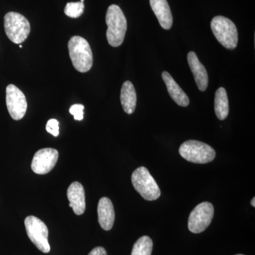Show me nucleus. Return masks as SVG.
I'll list each match as a JSON object with an SVG mask.
<instances>
[{"instance_id":"1","label":"nucleus","mask_w":255,"mask_h":255,"mask_svg":"<svg viewBox=\"0 0 255 255\" xmlns=\"http://www.w3.org/2000/svg\"><path fill=\"white\" fill-rule=\"evenodd\" d=\"M107 28V38L112 47H119L123 43L127 30V21L122 9L118 5L109 6L106 14Z\"/></svg>"},{"instance_id":"2","label":"nucleus","mask_w":255,"mask_h":255,"mask_svg":"<svg viewBox=\"0 0 255 255\" xmlns=\"http://www.w3.org/2000/svg\"><path fill=\"white\" fill-rule=\"evenodd\" d=\"M69 55L75 70L82 73L91 70L93 55L88 41L81 36L72 37L68 42Z\"/></svg>"},{"instance_id":"3","label":"nucleus","mask_w":255,"mask_h":255,"mask_svg":"<svg viewBox=\"0 0 255 255\" xmlns=\"http://www.w3.org/2000/svg\"><path fill=\"white\" fill-rule=\"evenodd\" d=\"M211 27L216 39L223 47L229 50L237 47L238 30L231 19L225 16H216L211 21Z\"/></svg>"},{"instance_id":"4","label":"nucleus","mask_w":255,"mask_h":255,"mask_svg":"<svg viewBox=\"0 0 255 255\" xmlns=\"http://www.w3.org/2000/svg\"><path fill=\"white\" fill-rule=\"evenodd\" d=\"M5 33L15 44H21L26 41L31 31L27 18L19 13L10 11L4 18Z\"/></svg>"},{"instance_id":"5","label":"nucleus","mask_w":255,"mask_h":255,"mask_svg":"<svg viewBox=\"0 0 255 255\" xmlns=\"http://www.w3.org/2000/svg\"><path fill=\"white\" fill-rule=\"evenodd\" d=\"M183 158L196 164H206L212 162L216 152L212 147L198 140H190L183 142L179 149Z\"/></svg>"},{"instance_id":"6","label":"nucleus","mask_w":255,"mask_h":255,"mask_svg":"<svg viewBox=\"0 0 255 255\" xmlns=\"http://www.w3.org/2000/svg\"><path fill=\"white\" fill-rule=\"evenodd\" d=\"M131 181L135 190L145 200L155 201L160 196V189L148 169L140 167L132 172Z\"/></svg>"},{"instance_id":"7","label":"nucleus","mask_w":255,"mask_h":255,"mask_svg":"<svg viewBox=\"0 0 255 255\" xmlns=\"http://www.w3.org/2000/svg\"><path fill=\"white\" fill-rule=\"evenodd\" d=\"M25 227L29 239L42 253H48L50 247L48 243V229L41 220L29 216L24 221Z\"/></svg>"},{"instance_id":"8","label":"nucleus","mask_w":255,"mask_h":255,"mask_svg":"<svg viewBox=\"0 0 255 255\" xmlns=\"http://www.w3.org/2000/svg\"><path fill=\"white\" fill-rule=\"evenodd\" d=\"M214 209L209 202H203L196 206L189 215L188 228L191 233H201L209 227L214 218Z\"/></svg>"},{"instance_id":"9","label":"nucleus","mask_w":255,"mask_h":255,"mask_svg":"<svg viewBox=\"0 0 255 255\" xmlns=\"http://www.w3.org/2000/svg\"><path fill=\"white\" fill-rule=\"evenodd\" d=\"M6 104L8 112L14 120L19 121L24 117L28 107L26 96L12 84L6 87Z\"/></svg>"},{"instance_id":"10","label":"nucleus","mask_w":255,"mask_h":255,"mask_svg":"<svg viewBox=\"0 0 255 255\" xmlns=\"http://www.w3.org/2000/svg\"><path fill=\"white\" fill-rule=\"evenodd\" d=\"M59 153L53 148H43L37 151L31 162V169L37 174H48L58 162Z\"/></svg>"},{"instance_id":"11","label":"nucleus","mask_w":255,"mask_h":255,"mask_svg":"<svg viewBox=\"0 0 255 255\" xmlns=\"http://www.w3.org/2000/svg\"><path fill=\"white\" fill-rule=\"evenodd\" d=\"M70 206L75 214L80 216L85 213L86 209L85 191L83 186L80 182H74L69 186L67 191Z\"/></svg>"},{"instance_id":"12","label":"nucleus","mask_w":255,"mask_h":255,"mask_svg":"<svg viewBox=\"0 0 255 255\" xmlns=\"http://www.w3.org/2000/svg\"><path fill=\"white\" fill-rule=\"evenodd\" d=\"M187 60L198 88L201 92L205 91L209 85V76L205 67L201 63L194 52L191 51L188 53Z\"/></svg>"},{"instance_id":"13","label":"nucleus","mask_w":255,"mask_h":255,"mask_svg":"<svg viewBox=\"0 0 255 255\" xmlns=\"http://www.w3.org/2000/svg\"><path fill=\"white\" fill-rule=\"evenodd\" d=\"M97 213L101 227L105 231H110L113 228L115 221V211L113 204L109 198L103 197L100 199Z\"/></svg>"},{"instance_id":"14","label":"nucleus","mask_w":255,"mask_h":255,"mask_svg":"<svg viewBox=\"0 0 255 255\" xmlns=\"http://www.w3.org/2000/svg\"><path fill=\"white\" fill-rule=\"evenodd\" d=\"M150 4L162 28L170 29L173 18L167 0H150Z\"/></svg>"},{"instance_id":"15","label":"nucleus","mask_w":255,"mask_h":255,"mask_svg":"<svg viewBox=\"0 0 255 255\" xmlns=\"http://www.w3.org/2000/svg\"><path fill=\"white\" fill-rule=\"evenodd\" d=\"M162 77L166 86H167V91H168L171 98L178 105L183 107H187L189 105V97L186 95L185 92L183 91L182 89L179 86L173 78L171 76L170 74L164 71L162 74Z\"/></svg>"},{"instance_id":"16","label":"nucleus","mask_w":255,"mask_h":255,"mask_svg":"<svg viewBox=\"0 0 255 255\" xmlns=\"http://www.w3.org/2000/svg\"><path fill=\"white\" fill-rule=\"evenodd\" d=\"M120 98L124 112L128 114L133 113L136 107L137 95L131 82H124L121 90Z\"/></svg>"},{"instance_id":"17","label":"nucleus","mask_w":255,"mask_h":255,"mask_svg":"<svg viewBox=\"0 0 255 255\" xmlns=\"http://www.w3.org/2000/svg\"><path fill=\"white\" fill-rule=\"evenodd\" d=\"M215 112L219 120H225L229 113V104L227 92L223 87H220L215 95Z\"/></svg>"},{"instance_id":"18","label":"nucleus","mask_w":255,"mask_h":255,"mask_svg":"<svg viewBox=\"0 0 255 255\" xmlns=\"http://www.w3.org/2000/svg\"><path fill=\"white\" fill-rule=\"evenodd\" d=\"M153 243L148 236L139 238L132 248L131 255H151Z\"/></svg>"},{"instance_id":"19","label":"nucleus","mask_w":255,"mask_h":255,"mask_svg":"<svg viewBox=\"0 0 255 255\" xmlns=\"http://www.w3.org/2000/svg\"><path fill=\"white\" fill-rule=\"evenodd\" d=\"M85 4L82 1L78 2H68L65 6L64 12L70 18H78L83 14Z\"/></svg>"},{"instance_id":"20","label":"nucleus","mask_w":255,"mask_h":255,"mask_svg":"<svg viewBox=\"0 0 255 255\" xmlns=\"http://www.w3.org/2000/svg\"><path fill=\"white\" fill-rule=\"evenodd\" d=\"M46 128L47 132H49L53 136L57 137L59 135V122L56 119H50L47 122Z\"/></svg>"},{"instance_id":"21","label":"nucleus","mask_w":255,"mask_h":255,"mask_svg":"<svg viewBox=\"0 0 255 255\" xmlns=\"http://www.w3.org/2000/svg\"><path fill=\"white\" fill-rule=\"evenodd\" d=\"M84 110H85L84 105L78 104V105L71 106L70 108V113L73 116L75 120L82 121L84 119Z\"/></svg>"},{"instance_id":"22","label":"nucleus","mask_w":255,"mask_h":255,"mask_svg":"<svg viewBox=\"0 0 255 255\" xmlns=\"http://www.w3.org/2000/svg\"><path fill=\"white\" fill-rule=\"evenodd\" d=\"M88 255H107V253L102 247H97L94 248Z\"/></svg>"},{"instance_id":"23","label":"nucleus","mask_w":255,"mask_h":255,"mask_svg":"<svg viewBox=\"0 0 255 255\" xmlns=\"http://www.w3.org/2000/svg\"><path fill=\"white\" fill-rule=\"evenodd\" d=\"M255 198H253V199H252V201H251V205L253 206V207H255Z\"/></svg>"},{"instance_id":"24","label":"nucleus","mask_w":255,"mask_h":255,"mask_svg":"<svg viewBox=\"0 0 255 255\" xmlns=\"http://www.w3.org/2000/svg\"><path fill=\"white\" fill-rule=\"evenodd\" d=\"M19 48H22V46H21V45H19Z\"/></svg>"},{"instance_id":"25","label":"nucleus","mask_w":255,"mask_h":255,"mask_svg":"<svg viewBox=\"0 0 255 255\" xmlns=\"http://www.w3.org/2000/svg\"><path fill=\"white\" fill-rule=\"evenodd\" d=\"M80 1H82V2H84V0H80Z\"/></svg>"},{"instance_id":"26","label":"nucleus","mask_w":255,"mask_h":255,"mask_svg":"<svg viewBox=\"0 0 255 255\" xmlns=\"http://www.w3.org/2000/svg\"></svg>"}]
</instances>
